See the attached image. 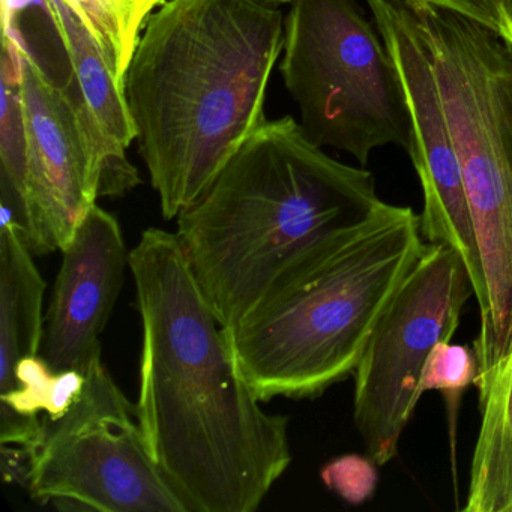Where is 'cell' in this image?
<instances>
[{"mask_svg": "<svg viewBox=\"0 0 512 512\" xmlns=\"http://www.w3.org/2000/svg\"><path fill=\"white\" fill-rule=\"evenodd\" d=\"M142 317L137 419L188 512H253L292 463L289 419L260 406L176 233L130 253Z\"/></svg>", "mask_w": 512, "mask_h": 512, "instance_id": "obj_1", "label": "cell"}, {"mask_svg": "<svg viewBox=\"0 0 512 512\" xmlns=\"http://www.w3.org/2000/svg\"><path fill=\"white\" fill-rule=\"evenodd\" d=\"M266 0H164L127 74L139 151L166 220L178 218L260 127L283 52Z\"/></svg>", "mask_w": 512, "mask_h": 512, "instance_id": "obj_2", "label": "cell"}, {"mask_svg": "<svg viewBox=\"0 0 512 512\" xmlns=\"http://www.w3.org/2000/svg\"><path fill=\"white\" fill-rule=\"evenodd\" d=\"M382 200L374 176L329 157L292 118L263 121L178 215L188 265L223 328L241 322L313 248Z\"/></svg>", "mask_w": 512, "mask_h": 512, "instance_id": "obj_3", "label": "cell"}, {"mask_svg": "<svg viewBox=\"0 0 512 512\" xmlns=\"http://www.w3.org/2000/svg\"><path fill=\"white\" fill-rule=\"evenodd\" d=\"M424 248L419 215L383 200L313 248L250 314L224 328L257 398L319 397L355 373Z\"/></svg>", "mask_w": 512, "mask_h": 512, "instance_id": "obj_4", "label": "cell"}, {"mask_svg": "<svg viewBox=\"0 0 512 512\" xmlns=\"http://www.w3.org/2000/svg\"><path fill=\"white\" fill-rule=\"evenodd\" d=\"M436 76L478 238L487 301L479 374L505 352L512 326V44L458 11L409 2Z\"/></svg>", "mask_w": 512, "mask_h": 512, "instance_id": "obj_5", "label": "cell"}, {"mask_svg": "<svg viewBox=\"0 0 512 512\" xmlns=\"http://www.w3.org/2000/svg\"><path fill=\"white\" fill-rule=\"evenodd\" d=\"M280 71L314 145L349 154L362 167L383 146L409 154L406 89L356 0H290Z\"/></svg>", "mask_w": 512, "mask_h": 512, "instance_id": "obj_6", "label": "cell"}, {"mask_svg": "<svg viewBox=\"0 0 512 512\" xmlns=\"http://www.w3.org/2000/svg\"><path fill=\"white\" fill-rule=\"evenodd\" d=\"M85 388L62 418L41 419L32 446V497L58 509L188 512L149 455L136 406L103 362L86 371Z\"/></svg>", "mask_w": 512, "mask_h": 512, "instance_id": "obj_7", "label": "cell"}, {"mask_svg": "<svg viewBox=\"0 0 512 512\" xmlns=\"http://www.w3.org/2000/svg\"><path fill=\"white\" fill-rule=\"evenodd\" d=\"M472 280L457 251L425 244L377 322L356 367L353 419L367 457L385 466L398 454L415 413L422 373L431 352L454 338Z\"/></svg>", "mask_w": 512, "mask_h": 512, "instance_id": "obj_8", "label": "cell"}, {"mask_svg": "<svg viewBox=\"0 0 512 512\" xmlns=\"http://www.w3.org/2000/svg\"><path fill=\"white\" fill-rule=\"evenodd\" d=\"M13 14L4 31L13 35L20 61L28 163L19 229L34 256L62 251L100 199V172L64 85L41 67Z\"/></svg>", "mask_w": 512, "mask_h": 512, "instance_id": "obj_9", "label": "cell"}, {"mask_svg": "<svg viewBox=\"0 0 512 512\" xmlns=\"http://www.w3.org/2000/svg\"><path fill=\"white\" fill-rule=\"evenodd\" d=\"M368 7L406 89L413 130L409 157L424 202L419 214L422 239L460 254L481 311L487 301L481 251L421 29L406 0H368Z\"/></svg>", "mask_w": 512, "mask_h": 512, "instance_id": "obj_10", "label": "cell"}, {"mask_svg": "<svg viewBox=\"0 0 512 512\" xmlns=\"http://www.w3.org/2000/svg\"><path fill=\"white\" fill-rule=\"evenodd\" d=\"M40 355L55 373H85L101 359L100 337L130 263L118 220L95 205L61 251Z\"/></svg>", "mask_w": 512, "mask_h": 512, "instance_id": "obj_11", "label": "cell"}, {"mask_svg": "<svg viewBox=\"0 0 512 512\" xmlns=\"http://www.w3.org/2000/svg\"><path fill=\"white\" fill-rule=\"evenodd\" d=\"M43 7L70 64L64 86L100 172V197L125 196L142 182L127 158V149L137 139L127 91L116 83L97 44L64 0H43Z\"/></svg>", "mask_w": 512, "mask_h": 512, "instance_id": "obj_12", "label": "cell"}, {"mask_svg": "<svg viewBox=\"0 0 512 512\" xmlns=\"http://www.w3.org/2000/svg\"><path fill=\"white\" fill-rule=\"evenodd\" d=\"M46 281L10 215L0 223V395L16 391V368L40 355Z\"/></svg>", "mask_w": 512, "mask_h": 512, "instance_id": "obj_13", "label": "cell"}, {"mask_svg": "<svg viewBox=\"0 0 512 512\" xmlns=\"http://www.w3.org/2000/svg\"><path fill=\"white\" fill-rule=\"evenodd\" d=\"M478 439L470 464L466 512L512 511V326L505 352L478 377Z\"/></svg>", "mask_w": 512, "mask_h": 512, "instance_id": "obj_14", "label": "cell"}, {"mask_svg": "<svg viewBox=\"0 0 512 512\" xmlns=\"http://www.w3.org/2000/svg\"><path fill=\"white\" fill-rule=\"evenodd\" d=\"M164 0H64L91 35L104 61L125 89L137 44L149 17Z\"/></svg>", "mask_w": 512, "mask_h": 512, "instance_id": "obj_15", "label": "cell"}, {"mask_svg": "<svg viewBox=\"0 0 512 512\" xmlns=\"http://www.w3.org/2000/svg\"><path fill=\"white\" fill-rule=\"evenodd\" d=\"M0 161H2V212L19 226L25 196L28 140L23 112L20 61L13 35L4 31L0 62Z\"/></svg>", "mask_w": 512, "mask_h": 512, "instance_id": "obj_16", "label": "cell"}, {"mask_svg": "<svg viewBox=\"0 0 512 512\" xmlns=\"http://www.w3.org/2000/svg\"><path fill=\"white\" fill-rule=\"evenodd\" d=\"M478 374L475 349L464 344H452L451 341L439 344L428 358L419 391L421 394L428 391L442 392L448 404L449 418H452V430L455 428V416L461 397L470 385L476 383Z\"/></svg>", "mask_w": 512, "mask_h": 512, "instance_id": "obj_17", "label": "cell"}, {"mask_svg": "<svg viewBox=\"0 0 512 512\" xmlns=\"http://www.w3.org/2000/svg\"><path fill=\"white\" fill-rule=\"evenodd\" d=\"M19 386L10 394L0 395V424H8L19 416L38 418L49 409L56 373L41 355L28 356L17 364Z\"/></svg>", "mask_w": 512, "mask_h": 512, "instance_id": "obj_18", "label": "cell"}, {"mask_svg": "<svg viewBox=\"0 0 512 512\" xmlns=\"http://www.w3.org/2000/svg\"><path fill=\"white\" fill-rule=\"evenodd\" d=\"M376 464L367 457L346 455L326 464L322 469V479L329 490L335 491L349 503L364 502L373 493L376 485Z\"/></svg>", "mask_w": 512, "mask_h": 512, "instance_id": "obj_19", "label": "cell"}, {"mask_svg": "<svg viewBox=\"0 0 512 512\" xmlns=\"http://www.w3.org/2000/svg\"><path fill=\"white\" fill-rule=\"evenodd\" d=\"M406 2L458 11V13L472 17V19L487 25L488 28L496 29L499 32V14H497L493 0H406Z\"/></svg>", "mask_w": 512, "mask_h": 512, "instance_id": "obj_20", "label": "cell"}, {"mask_svg": "<svg viewBox=\"0 0 512 512\" xmlns=\"http://www.w3.org/2000/svg\"><path fill=\"white\" fill-rule=\"evenodd\" d=\"M0 467H2V475H4L5 481L28 488L31 485V449L19 445H17V448H8V445L2 443Z\"/></svg>", "mask_w": 512, "mask_h": 512, "instance_id": "obj_21", "label": "cell"}, {"mask_svg": "<svg viewBox=\"0 0 512 512\" xmlns=\"http://www.w3.org/2000/svg\"><path fill=\"white\" fill-rule=\"evenodd\" d=\"M499 14V34L512 44V0H493Z\"/></svg>", "mask_w": 512, "mask_h": 512, "instance_id": "obj_22", "label": "cell"}, {"mask_svg": "<svg viewBox=\"0 0 512 512\" xmlns=\"http://www.w3.org/2000/svg\"><path fill=\"white\" fill-rule=\"evenodd\" d=\"M266 2H271V4L275 5L290 4V0H266Z\"/></svg>", "mask_w": 512, "mask_h": 512, "instance_id": "obj_23", "label": "cell"}]
</instances>
